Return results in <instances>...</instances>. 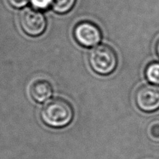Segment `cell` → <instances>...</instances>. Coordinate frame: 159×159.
<instances>
[{"mask_svg": "<svg viewBox=\"0 0 159 159\" xmlns=\"http://www.w3.org/2000/svg\"><path fill=\"white\" fill-rule=\"evenodd\" d=\"M74 115L73 109L69 102L61 98L50 100L42 107V121L50 128H61L72 121Z\"/></svg>", "mask_w": 159, "mask_h": 159, "instance_id": "obj_1", "label": "cell"}, {"mask_svg": "<svg viewBox=\"0 0 159 159\" xmlns=\"http://www.w3.org/2000/svg\"><path fill=\"white\" fill-rule=\"evenodd\" d=\"M89 61L93 72L100 75H108L117 66V56L115 50L107 44L98 45L90 52Z\"/></svg>", "mask_w": 159, "mask_h": 159, "instance_id": "obj_2", "label": "cell"}, {"mask_svg": "<svg viewBox=\"0 0 159 159\" xmlns=\"http://www.w3.org/2000/svg\"><path fill=\"white\" fill-rule=\"evenodd\" d=\"M135 103L144 112H153L159 109V86L144 84L139 86L134 95Z\"/></svg>", "mask_w": 159, "mask_h": 159, "instance_id": "obj_3", "label": "cell"}, {"mask_svg": "<svg viewBox=\"0 0 159 159\" xmlns=\"http://www.w3.org/2000/svg\"><path fill=\"white\" fill-rule=\"evenodd\" d=\"M20 25L26 35L38 36L45 32L47 22L44 16L35 8H27L20 16Z\"/></svg>", "mask_w": 159, "mask_h": 159, "instance_id": "obj_4", "label": "cell"}, {"mask_svg": "<svg viewBox=\"0 0 159 159\" xmlns=\"http://www.w3.org/2000/svg\"><path fill=\"white\" fill-rule=\"evenodd\" d=\"M73 35L80 46L86 48L96 46L102 37L99 27L89 21H82L76 25L73 30Z\"/></svg>", "mask_w": 159, "mask_h": 159, "instance_id": "obj_5", "label": "cell"}, {"mask_svg": "<svg viewBox=\"0 0 159 159\" xmlns=\"http://www.w3.org/2000/svg\"><path fill=\"white\" fill-rule=\"evenodd\" d=\"M52 94V88L49 82L39 79L34 82L30 87L31 97L37 103H43L49 99Z\"/></svg>", "mask_w": 159, "mask_h": 159, "instance_id": "obj_6", "label": "cell"}, {"mask_svg": "<svg viewBox=\"0 0 159 159\" xmlns=\"http://www.w3.org/2000/svg\"><path fill=\"white\" fill-rule=\"evenodd\" d=\"M144 76L150 84L159 86V62H149L144 69Z\"/></svg>", "mask_w": 159, "mask_h": 159, "instance_id": "obj_7", "label": "cell"}, {"mask_svg": "<svg viewBox=\"0 0 159 159\" xmlns=\"http://www.w3.org/2000/svg\"><path fill=\"white\" fill-rule=\"evenodd\" d=\"M76 0H52L51 7L56 13L63 14L71 10Z\"/></svg>", "mask_w": 159, "mask_h": 159, "instance_id": "obj_8", "label": "cell"}, {"mask_svg": "<svg viewBox=\"0 0 159 159\" xmlns=\"http://www.w3.org/2000/svg\"><path fill=\"white\" fill-rule=\"evenodd\" d=\"M147 136L153 142H159V120L152 121L147 130Z\"/></svg>", "mask_w": 159, "mask_h": 159, "instance_id": "obj_9", "label": "cell"}, {"mask_svg": "<svg viewBox=\"0 0 159 159\" xmlns=\"http://www.w3.org/2000/svg\"><path fill=\"white\" fill-rule=\"evenodd\" d=\"M33 7L36 10H44L52 6V0H30Z\"/></svg>", "mask_w": 159, "mask_h": 159, "instance_id": "obj_10", "label": "cell"}, {"mask_svg": "<svg viewBox=\"0 0 159 159\" xmlns=\"http://www.w3.org/2000/svg\"><path fill=\"white\" fill-rule=\"evenodd\" d=\"M11 7L16 8H21L25 7L30 0H7Z\"/></svg>", "mask_w": 159, "mask_h": 159, "instance_id": "obj_11", "label": "cell"}, {"mask_svg": "<svg viewBox=\"0 0 159 159\" xmlns=\"http://www.w3.org/2000/svg\"><path fill=\"white\" fill-rule=\"evenodd\" d=\"M155 51H156V53H157V55H158V57L159 58V37L157 39V41H156Z\"/></svg>", "mask_w": 159, "mask_h": 159, "instance_id": "obj_12", "label": "cell"}]
</instances>
